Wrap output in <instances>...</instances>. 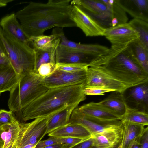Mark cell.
<instances>
[{
    "mask_svg": "<svg viewBox=\"0 0 148 148\" xmlns=\"http://www.w3.org/2000/svg\"><path fill=\"white\" fill-rule=\"evenodd\" d=\"M60 38V45L77 50L82 52L103 55L110 53L111 51L106 47L97 44H84L76 43L68 39L64 33L61 32Z\"/></svg>",
    "mask_w": 148,
    "mask_h": 148,
    "instance_id": "cell-20",
    "label": "cell"
},
{
    "mask_svg": "<svg viewBox=\"0 0 148 148\" xmlns=\"http://www.w3.org/2000/svg\"><path fill=\"white\" fill-rule=\"evenodd\" d=\"M122 136V127L116 130L92 136L93 146L95 148H114L120 143Z\"/></svg>",
    "mask_w": 148,
    "mask_h": 148,
    "instance_id": "cell-22",
    "label": "cell"
},
{
    "mask_svg": "<svg viewBox=\"0 0 148 148\" xmlns=\"http://www.w3.org/2000/svg\"><path fill=\"white\" fill-rule=\"evenodd\" d=\"M12 111H7L5 110H0V126L10 125L18 121Z\"/></svg>",
    "mask_w": 148,
    "mask_h": 148,
    "instance_id": "cell-32",
    "label": "cell"
},
{
    "mask_svg": "<svg viewBox=\"0 0 148 148\" xmlns=\"http://www.w3.org/2000/svg\"><path fill=\"white\" fill-rule=\"evenodd\" d=\"M122 124V138L117 148H128L133 142L140 139L148 127L145 128L142 125L134 123Z\"/></svg>",
    "mask_w": 148,
    "mask_h": 148,
    "instance_id": "cell-21",
    "label": "cell"
},
{
    "mask_svg": "<svg viewBox=\"0 0 148 148\" xmlns=\"http://www.w3.org/2000/svg\"><path fill=\"white\" fill-rule=\"evenodd\" d=\"M129 23L138 34L139 42L148 50V22L134 18Z\"/></svg>",
    "mask_w": 148,
    "mask_h": 148,
    "instance_id": "cell-30",
    "label": "cell"
},
{
    "mask_svg": "<svg viewBox=\"0 0 148 148\" xmlns=\"http://www.w3.org/2000/svg\"><path fill=\"white\" fill-rule=\"evenodd\" d=\"M97 103L111 110L121 118L125 114L126 106L121 93L113 92L108 96Z\"/></svg>",
    "mask_w": 148,
    "mask_h": 148,
    "instance_id": "cell-24",
    "label": "cell"
},
{
    "mask_svg": "<svg viewBox=\"0 0 148 148\" xmlns=\"http://www.w3.org/2000/svg\"><path fill=\"white\" fill-rule=\"evenodd\" d=\"M127 47L120 51L103 56L96 62L95 65L99 66L128 87L148 81V73L136 61Z\"/></svg>",
    "mask_w": 148,
    "mask_h": 148,
    "instance_id": "cell-2",
    "label": "cell"
},
{
    "mask_svg": "<svg viewBox=\"0 0 148 148\" xmlns=\"http://www.w3.org/2000/svg\"><path fill=\"white\" fill-rule=\"evenodd\" d=\"M58 143L57 138L50 136L48 139L44 140H40L36 145L35 148H44L46 147Z\"/></svg>",
    "mask_w": 148,
    "mask_h": 148,
    "instance_id": "cell-37",
    "label": "cell"
},
{
    "mask_svg": "<svg viewBox=\"0 0 148 148\" xmlns=\"http://www.w3.org/2000/svg\"><path fill=\"white\" fill-rule=\"evenodd\" d=\"M116 91L106 88L95 86H85L84 92L86 95H104V93L109 92Z\"/></svg>",
    "mask_w": 148,
    "mask_h": 148,
    "instance_id": "cell-33",
    "label": "cell"
},
{
    "mask_svg": "<svg viewBox=\"0 0 148 148\" xmlns=\"http://www.w3.org/2000/svg\"><path fill=\"white\" fill-rule=\"evenodd\" d=\"M72 20L87 36H104L105 29L75 5H73L70 12Z\"/></svg>",
    "mask_w": 148,
    "mask_h": 148,
    "instance_id": "cell-14",
    "label": "cell"
},
{
    "mask_svg": "<svg viewBox=\"0 0 148 148\" xmlns=\"http://www.w3.org/2000/svg\"><path fill=\"white\" fill-rule=\"evenodd\" d=\"M0 39L5 49L10 64L19 78L34 72L35 53L33 48L8 36L0 26Z\"/></svg>",
    "mask_w": 148,
    "mask_h": 148,
    "instance_id": "cell-4",
    "label": "cell"
},
{
    "mask_svg": "<svg viewBox=\"0 0 148 148\" xmlns=\"http://www.w3.org/2000/svg\"><path fill=\"white\" fill-rule=\"evenodd\" d=\"M87 69L74 72L56 69L51 75L43 78L42 82L49 88L85 83Z\"/></svg>",
    "mask_w": 148,
    "mask_h": 148,
    "instance_id": "cell-12",
    "label": "cell"
},
{
    "mask_svg": "<svg viewBox=\"0 0 148 148\" xmlns=\"http://www.w3.org/2000/svg\"><path fill=\"white\" fill-rule=\"evenodd\" d=\"M85 85L84 83L49 88L20 111L22 119L26 121L51 117L68 107L78 105L86 99L84 92Z\"/></svg>",
    "mask_w": 148,
    "mask_h": 148,
    "instance_id": "cell-1",
    "label": "cell"
},
{
    "mask_svg": "<svg viewBox=\"0 0 148 148\" xmlns=\"http://www.w3.org/2000/svg\"><path fill=\"white\" fill-rule=\"evenodd\" d=\"M116 3L134 18L148 22V0H115Z\"/></svg>",
    "mask_w": 148,
    "mask_h": 148,
    "instance_id": "cell-18",
    "label": "cell"
},
{
    "mask_svg": "<svg viewBox=\"0 0 148 148\" xmlns=\"http://www.w3.org/2000/svg\"><path fill=\"white\" fill-rule=\"evenodd\" d=\"M121 94L126 107L148 113V81L128 87Z\"/></svg>",
    "mask_w": 148,
    "mask_h": 148,
    "instance_id": "cell-13",
    "label": "cell"
},
{
    "mask_svg": "<svg viewBox=\"0 0 148 148\" xmlns=\"http://www.w3.org/2000/svg\"><path fill=\"white\" fill-rule=\"evenodd\" d=\"M78 106L75 105L68 107L52 116L48 122L47 134L69 124L71 113Z\"/></svg>",
    "mask_w": 148,
    "mask_h": 148,
    "instance_id": "cell-25",
    "label": "cell"
},
{
    "mask_svg": "<svg viewBox=\"0 0 148 148\" xmlns=\"http://www.w3.org/2000/svg\"><path fill=\"white\" fill-rule=\"evenodd\" d=\"M49 136L58 138L73 137L84 140L92 137L89 132L83 126L78 124H69L48 134Z\"/></svg>",
    "mask_w": 148,
    "mask_h": 148,
    "instance_id": "cell-19",
    "label": "cell"
},
{
    "mask_svg": "<svg viewBox=\"0 0 148 148\" xmlns=\"http://www.w3.org/2000/svg\"><path fill=\"white\" fill-rule=\"evenodd\" d=\"M3 146H0V148H3Z\"/></svg>",
    "mask_w": 148,
    "mask_h": 148,
    "instance_id": "cell-44",
    "label": "cell"
},
{
    "mask_svg": "<svg viewBox=\"0 0 148 148\" xmlns=\"http://www.w3.org/2000/svg\"><path fill=\"white\" fill-rule=\"evenodd\" d=\"M141 144L140 148H148V128L145 130L140 140Z\"/></svg>",
    "mask_w": 148,
    "mask_h": 148,
    "instance_id": "cell-39",
    "label": "cell"
},
{
    "mask_svg": "<svg viewBox=\"0 0 148 148\" xmlns=\"http://www.w3.org/2000/svg\"></svg>",
    "mask_w": 148,
    "mask_h": 148,
    "instance_id": "cell-46",
    "label": "cell"
},
{
    "mask_svg": "<svg viewBox=\"0 0 148 148\" xmlns=\"http://www.w3.org/2000/svg\"><path fill=\"white\" fill-rule=\"evenodd\" d=\"M93 148H95L94 147Z\"/></svg>",
    "mask_w": 148,
    "mask_h": 148,
    "instance_id": "cell-45",
    "label": "cell"
},
{
    "mask_svg": "<svg viewBox=\"0 0 148 148\" xmlns=\"http://www.w3.org/2000/svg\"><path fill=\"white\" fill-rule=\"evenodd\" d=\"M56 64L57 69L71 72L85 70L89 67L88 65L86 64L59 63Z\"/></svg>",
    "mask_w": 148,
    "mask_h": 148,
    "instance_id": "cell-31",
    "label": "cell"
},
{
    "mask_svg": "<svg viewBox=\"0 0 148 148\" xmlns=\"http://www.w3.org/2000/svg\"><path fill=\"white\" fill-rule=\"evenodd\" d=\"M10 64L5 47L0 39V66Z\"/></svg>",
    "mask_w": 148,
    "mask_h": 148,
    "instance_id": "cell-36",
    "label": "cell"
},
{
    "mask_svg": "<svg viewBox=\"0 0 148 148\" xmlns=\"http://www.w3.org/2000/svg\"><path fill=\"white\" fill-rule=\"evenodd\" d=\"M60 41V38L57 39L54 45L52 47L45 50L34 49L35 53V66L34 71L36 72L41 64L56 63V52Z\"/></svg>",
    "mask_w": 148,
    "mask_h": 148,
    "instance_id": "cell-27",
    "label": "cell"
},
{
    "mask_svg": "<svg viewBox=\"0 0 148 148\" xmlns=\"http://www.w3.org/2000/svg\"><path fill=\"white\" fill-rule=\"evenodd\" d=\"M93 141L91 137L74 146L71 148H93Z\"/></svg>",
    "mask_w": 148,
    "mask_h": 148,
    "instance_id": "cell-38",
    "label": "cell"
},
{
    "mask_svg": "<svg viewBox=\"0 0 148 148\" xmlns=\"http://www.w3.org/2000/svg\"><path fill=\"white\" fill-rule=\"evenodd\" d=\"M8 127V125L0 126V146H3L4 143V141L1 137V134L7 130Z\"/></svg>",
    "mask_w": 148,
    "mask_h": 148,
    "instance_id": "cell-41",
    "label": "cell"
},
{
    "mask_svg": "<svg viewBox=\"0 0 148 148\" xmlns=\"http://www.w3.org/2000/svg\"><path fill=\"white\" fill-rule=\"evenodd\" d=\"M0 26L8 36L29 45L30 38L25 32L18 21L15 13L8 14L2 18L0 21Z\"/></svg>",
    "mask_w": 148,
    "mask_h": 148,
    "instance_id": "cell-17",
    "label": "cell"
},
{
    "mask_svg": "<svg viewBox=\"0 0 148 148\" xmlns=\"http://www.w3.org/2000/svg\"><path fill=\"white\" fill-rule=\"evenodd\" d=\"M121 121L122 124L131 123L141 125L145 126H147L148 114L126 107L125 112L122 117Z\"/></svg>",
    "mask_w": 148,
    "mask_h": 148,
    "instance_id": "cell-29",
    "label": "cell"
},
{
    "mask_svg": "<svg viewBox=\"0 0 148 148\" xmlns=\"http://www.w3.org/2000/svg\"><path fill=\"white\" fill-rule=\"evenodd\" d=\"M74 146V145L58 143L49 146L44 148H71Z\"/></svg>",
    "mask_w": 148,
    "mask_h": 148,
    "instance_id": "cell-40",
    "label": "cell"
},
{
    "mask_svg": "<svg viewBox=\"0 0 148 148\" xmlns=\"http://www.w3.org/2000/svg\"><path fill=\"white\" fill-rule=\"evenodd\" d=\"M13 1V0H0V7L5 6L8 3Z\"/></svg>",
    "mask_w": 148,
    "mask_h": 148,
    "instance_id": "cell-43",
    "label": "cell"
},
{
    "mask_svg": "<svg viewBox=\"0 0 148 148\" xmlns=\"http://www.w3.org/2000/svg\"><path fill=\"white\" fill-rule=\"evenodd\" d=\"M69 124H78L84 127L92 136L101 133L114 131L122 127V123L104 125L92 121L79 112L76 108L71 116Z\"/></svg>",
    "mask_w": 148,
    "mask_h": 148,
    "instance_id": "cell-16",
    "label": "cell"
},
{
    "mask_svg": "<svg viewBox=\"0 0 148 148\" xmlns=\"http://www.w3.org/2000/svg\"><path fill=\"white\" fill-rule=\"evenodd\" d=\"M19 79L11 64L0 66V95L6 91L10 92Z\"/></svg>",
    "mask_w": 148,
    "mask_h": 148,
    "instance_id": "cell-23",
    "label": "cell"
},
{
    "mask_svg": "<svg viewBox=\"0 0 148 148\" xmlns=\"http://www.w3.org/2000/svg\"><path fill=\"white\" fill-rule=\"evenodd\" d=\"M85 86L103 87L121 93L128 88L122 82L97 66H89L86 69Z\"/></svg>",
    "mask_w": 148,
    "mask_h": 148,
    "instance_id": "cell-10",
    "label": "cell"
},
{
    "mask_svg": "<svg viewBox=\"0 0 148 148\" xmlns=\"http://www.w3.org/2000/svg\"><path fill=\"white\" fill-rule=\"evenodd\" d=\"M71 3L78 7L100 24H110L115 17L114 6L108 3V0H73Z\"/></svg>",
    "mask_w": 148,
    "mask_h": 148,
    "instance_id": "cell-8",
    "label": "cell"
},
{
    "mask_svg": "<svg viewBox=\"0 0 148 148\" xmlns=\"http://www.w3.org/2000/svg\"><path fill=\"white\" fill-rule=\"evenodd\" d=\"M56 69V64L45 63L41 65L35 73L44 78L52 74Z\"/></svg>",
    "mask_w": 148,
    "mask_h": 148,
    "instance_id": "cell-34",
    "label": "cell"
},
{
    "mask_svg": "<svg viewBox=\"0 0 148 148\" xmlns=\"http://www.w3.org/2000/svg\"><path fill=\"white\" fill-rule=\"evenodd\" d=\"M43 77L32 72L20 77L10 92L8 102L10 109L20 111L49 89L42 83Z\"/></svg>",
    "mask_w": 148,
    "mask_h": 148,
    "instance_id": "cell-3",
    "label": "cell"
},
{
    "mask_svg": "<svg viewBox=\"0 0 148 148\" xmlns=\"http://www.w3.org/2000/svg\"><path fill=\"white\" fill-rule=\"evenodd\" d=\"M140 139L133 142L129 146L128 148H140Z\"/></svg>",
    "mask_w": 148,
    "mask_h": 148,
    "instance_id": "cell-42",
    "label": "cell"
},
{
    "mask_svg": "<svg viewBox=\"0 0 148 148\" xmlns=\"http://www.w3.org/2000/svg\"><path fill=\"white\" fill-rule=\"evenodd\" d=\"M71 1L49 0L45 3L32 2L15 14L21 23L60 13L70 12L73 6Z\"/></svg>",
    "mask_w": 148,
    "mask_h": 148,
    "instance_id": "cell-5",
    "label": "cell"
},
{
    "mask_svg": "<svg viewBox=\"0 0 148 148\" xmlns=\"http://www.w3.org/2000/svg\"><path fill=\"white\" fill-rule=\"evenodd\" d=\"M77 109L88 119L100 124L108 125L122 123L120 116L97 103L90 102Z\"/></svg>",
    "mask_w": 148,
    "mask_h": 148,
    "instance_id": "cell-11",
    "label": "cell"
},
{
    "mask_svg": "<svg viewBox=\"0 0 148 148\" xmlns=\"http://www.w3.org/2000/svg\"><path fill=\"white\" fill-rule=\"evenodd\" d=\"M51 117L38 118L29 123L17 124L15 128L14 140L12 148L36 145L47 134L48 122Z\"/></svg>",
    "mask_w": 148,
    "mask_h": 148,
    "instance_id": "cell-6",
    "label": "cell"
},
{
    "mask_svg": "<svg viewBox=\"0 0 148 148\" xmlns=\"http://www.w3.org/2000/svg\"><path fill=\"white\" fill-rule=\"evenodd\" d=\"M101 56L82 52L59 45L56 50V63L86 64L89 66Z\"/></svg>",
    "mask_w": 148,
    "mask_h": 148,
    "instance_id": "cell-15",
    "label": "cell"
},
{
    "mask_svg": "<svg viewBox=\"0 0 148 148\" xmlns=\"http://www.w3.org/2000/svg\"><path fill=\"white\" fill-rule=\"evenodd\" d=\"M70 12L50 15L20 24L29 37L42 35L45 31L54 27L64 28L76 26L71 17Z\"/></svg>",
    "mask_w": 148,
    "mask_h": 148,
    "instance_id": "cell-7",
    "label": "cell"
},
{
    "mask_svg": "<svg viewBox=\"0 0 148 148\" xmlns=\"http://www.w3.org/2000/svg\"><path fill=\"white\" fill-rule=\"evenodd\" d=\"M61 32L57 33L54 31V32L50 35L44 34L30 37L29 39L30 44L32 45L34 49H47L54 45L56 39L60 37Z\"/></svg>",
    "mask_w": 148,
    "mask_h": 148,
    "instance_id": "cell-28",
    "label": "cell"
},
{
    "mask_svg": "<svg viewBox=\"0 0 148 148\" xmlns=\"http://www.w3.org/2000/svg\"><path fill=\"white\" fill-rule=\"evenodd\" d=\"M104 36L111 43L110 49L116 52L124 50L130 43L139 38L138 34L129 23L106 29Z\"/></svg>",
    "mask_w": 148,
    "mask_h": 148,
    "instance_id": "cell-9",
    "label": "cell"
},
{
    "mask_svg": "<svg viewBox=\"0 0 148 148\" xmlns=\"http://www.w3.org/2000/svg\"><path fill=\"white\" fill-rule=\"evenodd\" d=\"M127 48L143 69L148 73V50L138 39L130 43Z\"/></svg>",
    "mask_w": 148,
    "mask_h": 148,
    "instance_id": "cell-26",
    "label": "cell"
},
{
    "mask_svg": "<svg viewBox=\"0 0 148 148\" xmlns=\"http://www.w3.org/2000/svg\"><path fill=\"white\" fill-rule=\"evenodd\" d=\"M56 138L58 143L74 145L86 140L73 137Z\"/></svg>",
    "mask_w": 148,
    "mask_h": 148,
    "instance_id": "cell-35",
    "label": "cell"
}]
</instances>
